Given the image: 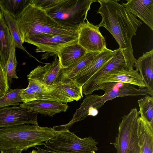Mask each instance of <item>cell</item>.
I'll list each match as a JSON object with an SVG mask.
<instances>
[{"label": "cell", "instance_id": "obj_20", "mask_svg": "<svg viewBox=\"0 0 153 153\" xmlns=\"http://www.w3.org/2000/svg\"><path fill=\"white\" fill-rule=\"evenodd\" d=\"M87 52L78 42L63 47L56 55L59 59L61 68H65L83 57Z\"/></svg>", "mask_w": 153, "mask_h": 153}, {"label": "cell", "instance_id": "obj_35", "mask_svg": "<svg viewBox=\"0 0 153 153\" xmlns=\"http://www.w3.org/2000/svg\"><path fill=\"white\" fill-rule=\"evenodd\" d=\"M2 16V14L1 11V7H0V19L1 18Z\"/></svg>", "mask_w": 153, "mask_h": 153}, {"label": "cell", "instance_id": "obj_29", "mask_svg": "<svg viewBox=\"0 0 153 153\" xmlns=\"http://www.w3.org/2000/svg\"><path fill=\"white\" fill-rule=\"evenodd\" d=\"M62 0H31L30 4L46 11L58 4Z\"/></svg>", "mask_w": 153, "mask_h": 153}, {"label": "cell", "instance_id": "obj_33", "mask_svg": "<svg viewBox=\"0 0 153 153\" xmlns=\"http://www.w3.org/2000/svg\"><path fill=\"white\" fill-rule=\"evenodd\" d=\"M38 151L40 153H61L59 152H56L53 151H52L49 150H48L45 149V148H43L42 147H36Z\"/></svg>", "mask_w": 153, "mask_h": 153}, {"label": "cell", "instance_id": "obj_23", "mask_svg": "<svg viewBox=\"0 0 153 153\" xmlns=\"http://www.w3.org/2000/svg\"><path fill=\"white\" fill-rule=\"evenodd\" d=\"M0 7L2 16L8 28L16 48L22 49L30 57L33 58L38 61L36 58L28 53L23 46L16 19L3 8Z\"/></svg>", "mask_w": 153, "mask_h": 153}, {"label": "cell", "instance_id": "obj_6", "mask_svg": "<svg viewBox=\"0 0 153 153\" xmlns=\"http://www.w3.org/2000/svg\"><path fill=\"white\" fill-rule=\"evenodd\" d=\"M148 94L153 96V93L146 87L137 89L134 85H130L122 88L105 91L104 94L102 95L97 94L86 95L81 103L80 107L76 110L72 119L67 124V125L71 127L75 123L85 119V113L90 107L98 109L102 106L106 102L117 97L145 96Z\"/></svg>", "mask_w": 153, "mask_h": 153}, {"label": "cell", "instance_id": "obj_26", "mask_svg": "<svg viewBox=\"0 0 153 153\" xmlns=\"http://www.w3.org/2000/svg\"><path fill=\"white\" fill-rule=\"evenodd\" d=\"M139 108L138 113L141 117L153 127V97L146 95L138 100Z\"/></svg>", "mask_w": 153, "mask_h": 153}, {"label": "cell", "instance_id": "obj_24", "mask_svg": "<svg viewBox=\"0 0 153 153\" xmlns=\"http://www.w3.org/2000/svg\"><path fill=\"white\" fill-rule=\"evenodd\" d=\"M54 85L64 91L74 100L78 101L83 97L82 86L78 85L73 79H65Z\"/></svg>", "mask_w": 153, "mask_h": 153}, {"label": "cell", "instance_id": "obj_7", "mask_svg": "<svg viewBox=\"0 0 153 153\" xmlns=\"http://www.w3.org/2000/svg\"><path fill=\"white\" fill-rule=\"evenodd\" d=\"M140 116L137 109L131 110L124 115L119 124L115 142L112 143L117 153H141L137 135V120Z\"/></svg>", "mask_w": 153, "mask_h": 153}, {"label": "cell", "instance_id": "obj_5", "mask_svg": "<svg viewBox=\"0 0 153 153\" xmlns=\"http://www.w3.org/2000/svg\"><path fill=\"white\" fill-rule=\"evenodd\" d=\"M96 0H62L46 11L58 22L67 26L79 27L86 20L87 13Z\"/></svg>", "mask_w": 153, "mask_h": 153}, {"label": "cell", "instance_id": "obj_31", "mask_svg": "<svg viewBox=\"0 0 153 153\" xmlns=\"http://www.w3.org/2000/svg\"><path fill=\"white\" fill-rule=\"evenodd\" d=\"M9 88L4 70L0 63V98L6 94Z\"/></svg>", "mask_w": 153, "mask_h": 153}, {"label": "cell", "instance_id": "obj_15", "mask_svg": "<svg viewBox=\"0 0 153 153\" xmlns=\"http://www.w3.org/2000/svg\"><path fill=\"white\" fill-rule=\"evenodd\" d=\"M19 106L37 114L52 117L57 113L65 112L68 106L67 104L58 102L37 100L20 103Z\"/></svg>", "mask_w": 153, "mask_h": 153}, {"label": "cell", "instance_id": "obj_9", "mask_svg": "<svg viewBox=\"0 0 153 153\" xmlns=\"http://www.w3.org/2000/svg\"><path fill=\"white\" fill-rule=\"evenodd\" d=\"M77 37L51 34H37L26 39V42L36 47V53L43 52L51 55H56L63 47L77 42Z\"/></svg>", "mask_w": 153, "mask_h": 153}, {"label": "cell", "instance_id": "obj_16", "mask_svg": "<svg viewBox=\"0 0 153 153\" xmlns=\"http://www.w3.org/2000/svg\"><path fill=\"white\" fill-rule=\"evenodd\" d=\"M113 82L128 83L137 86L140 88L146 87L138 71L123 69L113 70L105 74L101 79L96 89L101 84Z\"/></svg>", "mask_w": 153, "mask_h": 153}, {"label": "cell", "instance_id": "obj_28", "mask_svg": "<svg viewBox=\"0 0 153 153\" xmlns=\"http://www.w3.org/2000/svg\"><path fill=\"white\" fill-rule=\"evenodd\" d=\"M16 48L13 42L10 53L4 69L9 86H10L13 79L19 78L16 72L17 62L16 56Z\"/></svg>", "mask_w": 153, "mask_h": 153}, {"label": "cell", "instance_id": "obj_10", "mask_svg": "<svg viewBox=\"0 0 153 153\" xmlns=\"http://www.w3.org/2000/svg\"><path fill=\"white\" fill-rule=\"evenodd\" d=\"M86 20L79 27L77 42L87 52H100L106 48L105 38L98 25Z\"/></svg>", "mask_w": 153, "mask_h": 153}, {"label": "cell", "instance_id": "obj_21", "mask_svg": "<svg viewBox=\"0 0 153 153\" xmlns=\"http://www.w3.org/2000/svg\"><path fill=\"white\" fill-rule=\"evenodd\" d=\"M100 52H87L83 57L69 66L65 68H61L60 71L57 83L65 79H72Z\"/></svg>", "mask_w": 153, "mask_h": 153}, {"label": "cell", "instance_id": "obj_13", "mask_svg": "<svg viewBox=\"0 0 153 153\" xmlns=\"http://www.w3.org/2000/svg\"><path fill=\"white\" fill-rule=\"evenodd\" d=\"M61 68L59 59L56 55L51 62L39 65L32 70L27 76V79L45 86H53L57 83Z\"/></svg>", "mask_w": 153, "mask_h": 153}, {"label": "cell", "instance_id": "obj_2", "mask_svg": "<svg viewBox=\"0 0 153 153\" xmlns=\"http://www.w3.org/2000/svg\"><path fill=\"white\" fill-rule=\"evenodd\" d=\"M22 43L28 37L37 34H48L78 37L79 27L63 25L46 11L29 4L16 18Z\"/></svg>", "mask_w": 153, "mask_h": 153}, {"label": "cell", "instance_id": "obj_34", "mask_svg": "<svg viewBox=\"0 0 153 153\" xmlns=\"http://www.w3.org/2000/svg\"><path fill=\"white\" fill-rule=\"evenodd\" d=\"M30 153H40L38 151L33 150Z\"/></svg>", "mask_w": 153, "mask_h": 153}, {"label": "cell", "instance_id": "obj_30", "mask_svg": "<svg viewBox=\"0 0 153 153\" xmlns=\"http://www.w3.org/2000/svg\"><path fill=\"white\" fill-rule=\"evenodd\" d=\"M130 85L121 82H108L99 85L96 90H102L105 91L111 89H117L126 87Z\"/></svg>", "mask_w": 153, "mask_h": 153}, {"label": "cell", "instance_id": "obj_18", "mask_svg": "<svg viewBox=\"0 0 153 153\" xmlns=\"http://www.w3.org/2000/svg\"><path fill=\"white\" fill-rule=\"evenodd\" d=\"M133 66L139 71L146 87L153 93V49L143 53Z\"/></svg>", "mask_w": 153, "mask_h": 153}, {"label": "cell", "instance_id": "obj_27", "mask_svg": "<svg viewBox=\"0 0 153 153\" xmlns=\"http://www.w3.org/2000/svg\"><path fill=\"white\" fill-rule=\"evenodd\" d=\"M23 89L9 88L6 94L0 98V108L10 105H19L20 103L22 102L20 94Z\"/></svg>", "mask_w": 153, "mask_h": 153}, {"label": "cell", "instance_id": "obj_19", "mask_svg": "<svg viewBox=\"0 0 153 153\" xmlns=\"http://www.w3.org/2000/svg\"><path fill=\"white\" fill-rule=\"evenodd\" d=\"M137 122V135L141 153H153V127L140 116Z\"/></svg>", "mask_w": 153, "mask_h": 153}, {"label": "cell", "instance_id": "obj_8", "mask_svg": "<svg viewBox=\"0 0 153 153\" xmlns=\"http://www.w3.org/2000/svg\"><path fill=\"white\" fill-rule=\"evenodd\" d=\"M27 87L20 94L23 103L37 100L53 101L67 104L74 100L62 90L55 85L48 86L28 80Z\"/></svg>", "mask_w": 153, "mask_h": 153}, {"label": "cell", "instance_id": "obj_1", "mask_svg": "<svg viewBox=\"0 0 153 153\" xmlns=\"http://www.w3.org/2000/svg\"><path fill=\"white\" fill-rule=\"evenodd\" d=\"M118 0H98L100 7L97 12L101 16L99 27H104L113 36L124 56L125 70L132 71L136 60L133 54L131 39L136 35L142 22Z\"/></svg>", "mask_w": 153, "mask_h": 153}, {"label": "cell", "instance_id": "obj_14", "mask_svg": "<svg viewBox=\"0 0 153 153\" xmlns=\"http://www.w3.org/2000/svg\"><path fill=\"white\" fill-rule=\"evenodd\" d=\"M117 50L107 48L97 55L92 61L72 79L78 85L82 86L93 75L115 54Z\"/></svg>", "mask_w": 153, "mask_h": 153}, {"label": "cell", "instance_id": "obj_4", "mask_svg": "<svg viewBox=\"0 0 153 153\" xmlns=\"http://www.w3.org/2000/svg\"><path fill=\"white\" fill-rule=\"evenodd\" d=\"M97 142L89 136L81 138L68 128L56 131L55 137L44 143V148L61 153H95Z\"/></svg>", "mask_w": 153, "mask_h": 153}, {"label": "cell", "instance_id": "obj_12", "mask_svg": "<svg viewBox=\"0 0 153 153\" xmlns=\"http://www.w3.org/2000/svg\"><path fill=\"white\" fill-rule=\"evenodd\" d=\"M125 67L126 62L124 56L119 48L117 49L114 55L82 86L83 94L85 96L91 94L96 91L101 79L105 74L113 70L125 69Z\"/></svg>", "mask_w": 153, "mask_h": 153}, {"label": "cell", "instance_id": "obj_22", "mask_svg": "<svg viewBox=\"0 0 153 153\" xmlns=\"http://www.w3.org/2000/svg\"><path fill=\"white\" fill-rule=\"evenodd\" d=\"M13 41L3 16L0 19V62L4 70L8 60Z\"/></svg>", "mask_w": 153, "mask_h": 153}, {"label": "cell", "instance_id": "obj_11", "mask_svg": "<svg viewBox=\"0 0 153 153\" xmlns=\"http://www.w3.org/2000/svg\"><path fill=\"white\" fill-rule=\"evenodd\" d=\"M37 115L19 106L0 108V128L25 124L38 125Z\"/></svg>", "mask_w": 153, "mask_h": 153}, {"label": "cell", "instance_id": "obj_36", "mask_svg": "<svg viewBox=\"0 0 153 153\" xmlns=\"http://www.w3.org/2000/svg\"></svg>", "mask_w": 153, "mask_h": 153}, {"label": "cell", "instance_id": "obj_32", "mask_svg": "<svg viewBox=\"0 0 153 153\" xmlns=\"http://www.w3.org/2000/svg\"><path fill=\"white\" fill-rule=\"evenodd\" d=\"M22 150L16 149H12L1 151V153H21Z\"/></svg>", "mask_w": 153, "mask_h": 153}, {"label": "cell", "instance_id": "obj_3", "mask_svg": "<svg viewBox=\"0 0 153 153\" xmlns=\"http://www.w3.org/2000/svg\"><path fill=\"white\" fill-rule=\"evenodd\" d=\"M55 128L29 124L0 128V151L12 149L23 151L43 145L55 137Z\"/></svg>", "mask_w": 153, "mask_h": 153}, {"label": "cell", "instance_id": "obj_17", "mask_svg": "<svg viewBox=\"0 0 153 153\" xmlns=\"http://www.w3.org/2000/svg\"><path fill=\"white\" fill-rule=\"evenodd\" d=\"M122 5L153 30V0H128Z\"/></svg>", "mask_w": 153, "mask_h": 153}, {"label": "cell", "instance_id": "obj_25", "mask_svg": "<svg viewBox=\"0 0 153 153\" xmlns=\"http://www.w3.org/2000/svg\"><path fill=\"white\" fill-rule=\"evenodd\" d=\"M31 0H0V7L16 18L30 4Z\"/></svg>", "mask_w": 153, "mask_h": 153}]
</instances>
